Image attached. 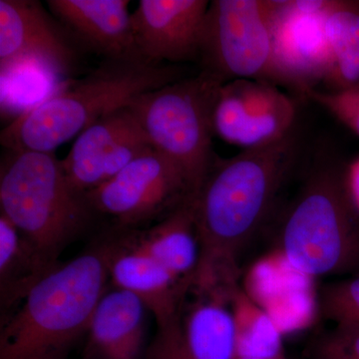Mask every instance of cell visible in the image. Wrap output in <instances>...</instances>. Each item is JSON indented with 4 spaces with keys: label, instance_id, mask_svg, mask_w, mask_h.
I'll return each instance as SVG.
<instances>
[{
    "label": "cell",
    "instance_id": "cell-26",
    "mask_svg": "<svg viewBox=\"0 0 359 359\" xmlns=\"http://www.w3.org/2000/svg\"><path fill=\"white\" fill-rule=\"evenodd\" d=\"M346 174L347 187H348L351 199L359 212V158L351 165Z\"/></svg>",
    "mask_w": 359,
    "mask_h": 359
},
{
    "label": "cell",
    "instance_id": "cell-1",
    "mask_svg": "<svg viewBox=\"0 0 359 359\" xmlns=\"http://www.w3.org/2000/svg\"><path fill=\"white\" fill-rule=\"evenodd\" d=\"M290 133L269 145L215 158L194 199L200 262L192 292L230 297L245 250L273 209L295 157Z\"/></svg>",
    "mask_w": 359,
    "mask_h": 359
},
{
    "label": "cell",
    "instance_id": "cell-2",
    "mask_svg": "<svg viewBox=\"0 0 359 359\" xmlns=\"http://www.w3.org/2000/svg\"><path fill=\"white\" fill-rule=\"evenodd\" d=\"M110 283L106 240L59 263L0 325V359H67Z\"/></svg>",
    "mask_w": 359,
    "mask_h": 359
},
{
    "label": "cell",
    "instance_id": "cell-9",
    "mask_svg": "<svg viewBox=\"0 0 359 359\" xmlns=\"http://www.w3.org/2000/svg\"><path fill=\"white\" fill-rule=\"evenodd\" d=\"M295 115L294 101L275 84L231 80L219 89L215 133L244 150L263 147L292 133Z\"/></svg>",
    "mask_w": 359,
    "mask_h": 359
},
{
    "label": "cell",
    "instance_id": "cell-18",
    "mask_svg": "<svg viewBox=\"0 0 359 359\" xmlns=\"http://www.w3.org/2000/svg\"><path fill=\"white\" fill-rule=\"evenodd\" d=\"M181 316L182 334L189 359H237V330L230 297L194 292Z\"/></svg>",
    "mask_w": 359,
    "mask_h": 359
},
{
    "label": "cell",
    "instance_id": "cell-11",
    "mask_svg": "<svg viewBox=\"0 0 359 359\" xmlns=\"http://www.w3.org/2000/svg\"><path fill=\"white\" fill-rule=\"evenodd\" d=\"M152 148L129 105L101 118L78 135L61 163L71 186L86 195Z\"/></svg>",
    "mask_w": 359,
    "mask_h": 359
},
{
    "label": "cell",
    "instance_id": "cell-20",
    "mask_svg": "<svg viewBox=\"0 0 359 359\" xmlns=\"http://www.w3.org/2000/svg\"><path fill=\"white\" fill-rule=\"evenodd\" d=\"M330 65L325 80L332 91L359 87V4L332 1L325 18Z\"/></svg>",
    "mask_w": 359,
    "mask_h": 359
},
{
    "label": "cell",
    "instance_id": "cell-5",
    "mask_svg": "<svg viewBox=\"0 0 359 359\" xmlns=\"http://www.w3.org/2000/svg\"><path fill=\"white\" fill-rule=\"evenodd\" d=\"M278 252L309 278L359 271V212L346 174L316 170L285 210Z\"/></svg>",
    "mask_w": 359,
    "mask_h": 359
},
{
    "label": "cell",
    "instance_id": "cell-17",
    "mask_svg": "<svg viewBox=\"0 0 359 359\" xmlns=\"http://www.w3.org/2000/svg\"><path fill=\"white\" fill-rule=\"evenodd\" d=\"M194 199L189 198L153 226L126 230L135 244L192 287L200 262Z\"/></svg>",
    "mask_w": 359,
    "mask_h": 359
},
{
    "label": "cell",
    "instance_id": "cell-21",
    "mask_svg": "<svg viewBox=\"0 0 359 359\" xmlns=\"http://www.w3.org/2000/svg\"><path fill=\"white\" fill-rule=\"evenodd\" d=\"M230 304L237 330L238 356L285 353L282 328L241 285L231 292Z\"/></svg>",
    "mask_w": 359,
    "mask_h": 359
},
{
    "label": "cell",
    "instance_id": "cell-16",
    "mask_svg": "<svg viewBox=\"0 0 359 359\" xmlns=\"http://www.w3.org/2000/svg\"><path fill=\"white\" fill-rule=\"evenodd\" d=\"M147 313L134 294L108 290L90 321L80 359H144Z\"/></svg>",
    "mask_w": 359,
    "mask_h": 359
},
{
    "label": "cell",
    "instance_id": "cell-19",
    "mask_svg": "<svg viewBox=\"0 0 359 359\" xmlns=\"http://www.w3.org/2000/svg\"><path fill=\"white\" fill-rule=\"evenodd\" d=\"M56 266L49 264L0 214V320L13 313Z\"/></svg>",
    "mask_w": 359,
    "mask_h": 359
},
{
    "label": "cell",
    "instance_id": "cell-25",
    "mask_svg": "<svg viewBox=\"0 0 359 359\" xmlns=\"http://www.w3.org/2000/svg\"><path fill=\"white\" fill-rule=\"evenodd\" d=\"M144 359H189L182 334L181 320L170 327L158 328Z\"/></svg>",
    "mask_w": 359,
    "mask_h": 359
},
{
    "label": "cell",
    "instance_id": "cell-6",
    "mask_svg": "<svg viewBox=\"0 0 359 359\" xmlns=\"http://www.w3.org/2000/svg\"><path fill=\"white\" fill-rule=\"evenodd\" d=\"M223 84L202 70L147 92L130 105L151 145L178 168L195 195L216 158L214 116Z\"/></svg>",
    "mask_w": 359,
    "mask_h": 359
},
{
    "label": "cell",
    "instance_id": "cell-10",
    "mask_svg": "<svg viewBox=\"0 0 359 359\" xmlns=\"http://www.w3.org/2000/svg\"><path fill=\"white\" fill-rule=\"evenodd\" d=\"M332 0L278 1L273 20V57L278 82L302 93L325 80L330 65L325 18Z\"/></svg>",
    "mask_w": 359,
    "mask_h": 359
},
{
    "label": "cell",
    "instance_id": "cell-22",
    "mask_svg": "<svg viewBox=\"0 0 359 359\" xmlns=\"http://www.w3.org/2000/svg\"><path fill=\"white\" fill-rule=\"evenodd\" d=\"M316 299L318 311L325 320L334 325L359 327V271L325 283Z\"/></svg>",
    "mask_w": 359,
    "mask_h": 359
},
{
    "label": "cell",
    "instance_id": "cell-24",
    "mask_svg": "<svg viewBox=\"0 0 359 359\" xmlns=\"http://www.w3.org/2000/svg\"><path fill=\"white\" fill-rule=\"evenodd\" d=\"M302 94L359 136V87L328 92L313 88L306 90Z\"/></svg>",
    "mask_w": 359,
    "mask_h": 359
},
{
    "label": "cell",
    "instance_id": "cell-8",
    "mask_svg": "<svg viewBox=\"0 0 359 359\" xmlns=\"http://www.w3.org/2000/svg\"><path fill=\"white\" fill-rule=\"evenodd\" d=\"M85 196L96 215L131 230L157 223L196 195L178 168L152 148Z\"/></svg>",
    "mask_w": 359,
    "mask_h": 359
},
{
    "label": "cell",
    "instance_id": "cell-14",
    "mask_svg": "<svg viewBox=\"0 0 359 359\" xmlns=\"http://www.w3.org/2000/svg\"><path fill=\"white\" fill-rule=\"evenodd\" d=\"M207 0H141L132 13L135 45L156 65L200 59Z\"/></svg>",
    "mask_w": 359,
    "mask_h": 359
},
{
    "label": "cell",
    "instance_id": "cell-3",
    "mask_svg": "<svg viewBox=\"0 0 359 359\" xmlns=\"http://www.w3.org/2000/svg\"><path fill=\"white\" fill-rule=\"evenodd\" d=\"M175 65L140 58L106 60L84 79L45 99L2 130L4 149L53 153L110 113L181 79Z\"/></svg>",
    "mask_w": 359,
    "mask_h": 359
},
{
    "label": "cell",
    "instance_id": "cell-4",
    "mask_svg": "<svg viewBox=\"0 0 359 359\" xmlns=\"http://www.w3.org/2000/svg\"><path fill=\"white\" fill-rule=\"evenodd\" d=\"M0 211L53 266L96 216L53 153L11 149L0 163Z\"/></svg>",
    "mask_w": 359,
    "mask_h": 359
},
{
    "label": "cell",
    "instance_id": "cell-15",
    "mask_svg": "<svg viewBox=\"0 0 359 359\" xmlns=\"http://www.w3.org/2000/svg\"><path fill=\"white\" fill-rule=\"evenodd\" d=\"M127 0H48L49 8L71 36L106 60L140 58Z\"/></svg>",
    "mask_w": 359,
    "mask_h": 359
},
{
    "label": "cell",
    "instance_id": "cell-27",
    "mask_svg": "<svg viewBox=\"0 0 359 359\" xmlns=\"http://www.w3.org/2000/svg\"><path fill=\"white\" fill-rule=\"evenodd\" d=\"M237 359H285V353L275 356H238Z\"/></svg>",
    "mask_w": 359,
    "mask_h": 359
},
{
    "label": "cell",
    "instance_id": "cell-23",
    "mask_svg": "<svg viewBox=\"0 0 359 359\" xmlns=\"http://www.w3.org/2000/svg\"><path fill=\"white\" fill-rule=\"evenodd\" d=\"M309 359H359V327L334 325L316 335Z\"/></svg>",
    "mask_w": 359,
    "mask_h": 359
},
{
    "label": "cell",
    "instance_id": "cell-13",
    "mask_svg": "<svg viewBox=\"0 0 359 359\" xmlns=\"http://www.w3.org/2000/svg\"><path fill=\"white\" fill-rule=\"evenodd\" d=\"M115 229L106 240L110 283L138 297L157 328L178 323L192 285L180 280L135 244L128 231Z\"/></svg>",
    "mask_w": 359,
    "mask_h": 359
},
{
    "label": "cell",
    "instance_id": "cell-7",
    "mask_svg": "<svg viewBox=\"0 0 359 359\" xmlns=\"http://www.w3.org/2000/svg\"><path fill=\"white\" fill-rule=\"evenodd\" d=\"M278 1L215 0L205 15L200 59L222 82L278 81L273 57V20Z\"/></svg>",
    "mask_w": 359,
    "mask_h": 359
},
{
    "label": "cell",
    "instance_id": "cell-12",
    "mask_svg": "<svg viewBox=\"0 0 359 359\" xmlns=\"http://www.w3.org/2000/svg\"><path fill=\"white\" fill-rule=\"evenodd\" d=\"M69 33L35 0H0V66L33 63L65 74L76 61Z\"/></svg>",
    "mask_w": 359,
    "mask_h": 359
}]
</instances>
